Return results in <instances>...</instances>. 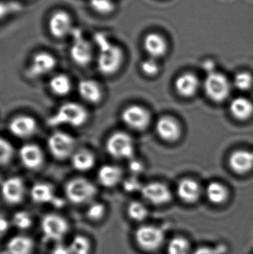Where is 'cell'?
Segmentation results:
<instances>
[{
    "label": "cell",
    "mask_w": 253,
    "mask_h": 254,
    "mask_svg": "<svg viewBox=\"0 0 253 254\" xmlns=\"http://www.w3.org/2000/svg\"><path fill=\"white\" fill-rule=\"evenodd\" d=\"M95 41L98 49V69L103 75H114L123 65L124 61L123 50L117 45L111 43L102 33L95 35Z\"/></svg>",
    "instance_id": "obj_1"
},
{
    "label": "cell",
    "mask_w": 253,
    "mask_h": 254,
    "mask_svg": "<svg viewBox=\"0 0 253 254\" xmlns=\"http://www.w3.org/2000/svg\"><path fill=\"white\" fill-rule=\"evenodd\" d=\"M89 118V112L83 105L76 102H67L60 106L47 122L52 127L66 125L78 128L84 126Z\"/></svg>",
    "instance_id": "obj_2"
},
{
    "label": "cell",
    "mask_w": 253,
    "mask_h": 254,
    "mask_svg": "<svg viewBox=\"0 0 253 254\" xmlns=\"http://www.w3.org/2000/svg\"><path fill=\"white\" fill-rule=\"evenodd\" d=\"M64 188L67 199L74 204L92 202L98 192L96 186L91 181L82 177L70 179Z\"/></svg>",
    "instance_id": "obj_3"
},
{
    "label": "cell",
    "mask_w": 253,
    "mask_h": 254,
    "mask_svg": "<svg viewBox=\"0 0 253 254\" xmlns=\"http://www.w3.org/2000/svg\"><path fill=\"white\" fill-rule=\"evenodd\" d=\"M105 149L108 155L115 159L132 160L135 155V142L128 133L115 131L107 139Z\"/></svg>",
    "instance_id": "obj_4"
},
{
    "label": "cell",
    "mask_w": 253,
    "mask_h": 254,
    "mask_svg": "<svg viewBox=\"0 0 253 254\" xmlns=\"http://www.w3.org/2000/svg\"><path fill=\"white\" fill-rule=\"evenodd\" d=\"M51 155L59 161L71 158L76 151V140L72 135L62 131L52 133L47 140Z\"/></svg>",
    "instance_id": "obj_5"
},
{
    "label": "cell",
    "mask_w": 253,
    "mask_h": 254,
    "mask_svg": "<svg viewBox=\"0 0 253 254\" xmlns=\"http://www.w3.org/2000/svg\"><path fill=\"white\" fill-rule=\"evenodd\" d=\"M203 87L206 96L215 102H222L227 99L231 90L228 79L216 71L207 74Z\"/></svg>",
    "instance_id": "obj_6"
},
{
    "label": "cell",
    "mask_w": 253,
    "mask_h": 254,
    "mask_svg": "<svg viewBox=\"0 0 253 254\" xmlns=\"http://www.w3.org/2000/svg\"><path fill=\"white\" fill-rule=\"evenodd\" d=\"M151 119L150 111L138 104L128 106L121 113L123 123L134 131H142L147 129L151 123Z\"/></svg>",
    "instance_id": "obj_7"
},
{
    "label": "cell",
    "mask_w": 253,
    "mask_h": 254,
    "mask_svg": "<svg viewBox=\"0 0 253 254\" xmlns=\"http://www.w3.org/2000/svg\"><path fill=\"white\" fill-rule=\"evenodd\" d=\"M135 240L143 250L153 252L163 246L165 234L160 228L153 225H143L135 232Z\"/></svg>",
    "instance_id": "obj_8"
},
{
    "label": "cell",
    "mask_w": 253,
    "mask_h": 254,
    "mask_svg": "<svg viewBox=\"0 0 253 254\" xmlns=\"http://www.w3.org/2000/svg\"><path fill=\"white\" fill-rule=\"evenodd\" d=\"M72 34L73 43L70 50L71 59L79 66H86L93 59V46L80 31L73 30Z\"/></svg>",
    "instance_id": "obj_9"
},
{
    "label": "cell",
    "mask_w": 253,
    "mask_h": 254,
    "mask_svg": "<svg viewBox=\"0 0 253 254\" xmlns=\"http://www.w3.org/2000/svg\"><path fill=\"white\" fill-rule=\"evenodd\" d=\"M41 228L48 240L59 242L66 235L69 225L66 219L62 216L55 213H49L42 219Z\"/></svg>",
    "instance_id": "obj_10"
},
{
    "label": "cell",
    "mask_w": 253,
    "mask_h": 254,
    "mask_svg": "<svg viewBox=\"0 0 253 254\" xmlns=\"http://www.w3.org/2000/svg\"><path fill=\"white\" fill-rule=\"evenodd\" d=\"M141 193L144 199L153 205H165L172 200L170 190L161 182H152L144 185Z\"/></svg>",
    "instance_id": "obj_11"
},
{
    "label": "cell",
    "mask_w": 253,
    "mask_h": 254,
    "mask_svg": "<svg viewBox=\"0 0 253 254\" xmlns=\"http://www.w3.org/2000/svg\"><path fill=\"white\" fill-rule=\"evenodd\" d=\"M56 65V58L46 52H38L31 59L27 71L30 78H38L51 72Z\"/></svg>",
    "instance_id": "obj_12"
},
{
    "label": "cell",
    "mask_w": 253,
    "mask_h": 254,
    "mask_svg": "<svg viewBox=\"0 0 253 254\" xmlns=\"http://www.w3.org/2000/svg\"><path fill=\"white\" fill-rule=\"evenodd\" d=\"M25 182L20 177L7 178L1 184V195L4 201L10 205L20 204L25 198Z\"/></svg>",
    "instance_id": "obj_13"
},
{
    "label": "cell",
    "mask_w": 253,
    "mask_h": 254,
    "mask_svg": "<svg viewBox=\"0 0 253 254\" xmlns=\"http://www.w3.org/2000/svg\"><path fill=\"white\" fill-rule=\"evenodd\" d=\"M37 122L32 116L19 115L9 122L8 129L10 134L19 139L32 137L37 132Z\"/></svg>",
    "instance_id": "obj_14"
},
{
    "label": "cell",
    "mask_w": 253,
    "mask_h": 254,
    "mask_svg": "<svg viewBox=\"0 0 253 254\" xmlns=\"http://www.w3.org/2000/svg\"><path fill=\"white\" fill-rule=\"evenodd\" d=\"M19 157L22 165L30 170H37L43 166L45 155L43 149L35 143H25L19 150Z\"/></svg>",
    "instance_id": "obj_15"
},
{
    "label": "cell",
    "mask_w": 253,
    "mask_h": 254,
    "mask_svg": "<svg viewBox=\"0 0 253 254\" xmlns=\"http://www.w3.org/2000/svg\"><path fill=\"white\" fill-rule=\"evenodd\" d=\"M49 31L53 37L62 38L72 33V20L66 12H56L51 16L49 22Z\"/></svg>",
    "instance_id": "obj_16"
},
{
    "label": "cell",
    "mask_w": 253,
    "mask_h": 254,
    "mask_svg": "<svg viewBox=\"0 0 253 254\" xmlns=\"http://www.w3.org/2000/svg\"><path fill=\"white\" fill-rule=\"evenodd\" d=\"M157 135L167 142L176 141L181 134L179 123L170 116H163L157 121L155 125Z\"/></svg>",
    "instance_id": "obj_17"
},
{
    "label": "cell",
    "mask_w": 253,
    "mask_h": 254,
    "mask_svg": "<svg viewBox=\"0 0 253 254\" xmlns=\"http://www.w3.org/2000/svg\"><path fill=\"white\" fill-rule=\"evenodd\" d=\"M230 168L238 174H245L253 169V151L239 149L234 151L229 158Z\"/></svg>",
    "instance_id": "obj_18"
},
{
    "label": "cell",
    "mask_w": 253,
    "mask_h": 254,
    "mask_svg": "<svg viewBox=\"0 0 253 254\" xmlns=\"http://www.w3.org/2000/svg\"><path fill=\"white\" fill-rule=\"evenodd\" d=\"M80 96L86 102L98 104L102 101V91L98 82L90 79L81 80L77 86Z\"/></svg>",
    "instance_id": "obj_19"
},
{
    "label": "cell",
    "mask_w": 253,
    "mask_h": 254,
    "mask_svg": "<svg viewBox=\"0 0 253 254\" xmlns=\"http://www.w3.org/2000/svg\"><path fill=\"white\" fill-rule=\"evenodd\" d=\"M123 173L120 167L112 164L102 166L98 172V179L102 186L112 188L123 181Z\"/></svg>",
    "instance_id": "obj_20"
},
{
    "label": "cell",
    "mask_w": 253,
    "mask_h": 254,
    "mask_svg": "<svg viewBox=\"0 0 253 254\" xmlns=\"http://www.w3.org/2000/svg\"><path fill=\"white\" fill-rule=\"evenodd\" d=\"M177 193L184 202L187 204H194L200 198L202 188L199 184L193 179H183L178 184Z\"/></svg>",
    "instance_id": "obj_21"
},
{
    "label": "cell",
    "mask_w": 253,
    "mask_h": 254,
    "mask_svg": "<svg viewBox=\"0 0 253 254\" xmlns=\"http://www.w3.org/2000/svg\"><path fill=\"white\" fill-rule=\"evenodd\" d=\"M144 48L150 58H161L167 51V43L165 39L157 33H150L144 40Z\"/></svg>",
    "instance_id": "obj_22"
},
{
    "label": "cell",
    "mask_w": 253,
    "mask_h": 254,
    "mask_svg": "<svg viewBox=\"0 0 253 254\" xmlns=\"http://www.w3.org/2000/svg\"><path fill=\"white\" fill-rule=\"evenodd\" d=\"M71 165L78 172L89 171L95 167L96 158L92 151L88 149H77L71 158Z\"/></svg>",
    "instance_id": "obj_23"
},
{
    "label": "cell",
    "mask_w": 253,
    "mask_h": 254,
    "mask_svg": "<svg viewBox=\"0 0 253 254\" xmlns=\"http://www.w3.org/2000/svg\"><path fill=\"white\" fill-rule=\"evenodd\" d=\"M175 89L181 96L190 98L193 96L199 87V80L191 73L181 74L175 80Z\"/></svg>",
    "instance_id": "obj_24"
},
{
    "label": "cell",
    "mask_w": 253,
    "mask_h": 254,
    "mask_svg": "<svg viewBox=\"0 0 253 254\" xmlns=\"http://www.w3.org/2000/svg\"><path fill=\"white\" fill-rule=\"evenodd\" d=\"M30 195L37 204L51 203L54 199V188L48 182H37L31 187Z\"/></svg>",
    "instance_id": "obj_25"
},
{
    "label": "cell",
    "mask_w": 253,
    "mask_h": 254,
    "mask_svg": "<svg viewBox=\"0 0 253 254\" xmlns=\"http://www.w3.org/2000/svg\"><path fill=\"white\" fill-rule=\"evenodd\" d=\"M230 110L233 117L239 121L249 119L253 114V104L248 98L239 97L233 100Z\"/></svg>",
    "instance_id": "obj_26"
},
{
    "label": "cell",
    "mask_w": 253,
    "mask_h": 254,
    "mask_svg": "<svg viewBox=\"0 0 253 254\" xmlns=\"http://www.w3.org/2000/svg\"><path fill=\"white\" fill-rule=\"evenodd\" d=\"M34 246V242L29 237L16 236L9 240L5 252L7 254H31Z\"/></svg>",
    "instance_id": "obj_27"
},
{
    "label": "cell",
    "mask_w": 253,
    "mask_h": 254,
    "mask_svg": "<svg viewBox=\"0 0 253 254\" xmlns=\"http://www.w3.org/2000/svg\"><path fill=\"white\" fill-rule=\"evenodd\" d=\"M49 89L53 95L58 97L68 95L72 89L71 79L65 74H57L51 78Z\"/></svg>",
    "instance_id": "obj_28"
},
{
    "label": "cell",
    "mask_w": 253,
    "mask_h": 254,
    "mask_svg": "<svg viewBox=\"0 0 253 254\" xmlns=\"http://www.w3.org/2000/svg\"><path fill=\"white\" fill-rule=\"evenodd\" d=\"M206 196L212 204H221L227 201L229 196L228 190L218 182H212L206 190Z\"/></svg>",
    "instance_id": "obj_29"
},
{
    "label": "cell",
    "mask_w": 253,
    "mask_h": 254,
    "mask_svg": "<svg viewBox=\"0 0 253 254\" xmlns=\"http://www.w3.org/2000/svg\"><path fill=\"white\" fill-rule=\"evenodd\" d=\"M168 254H190L191 244L186 237H175L168 243Z\"/></svg>",
    "instance_id": "obj_30"
},
{
    "label": "cell",
    "mask_w": 253,
    "mask_h": 254,
    "mask_svg": "<svg viewBox=\"0 0 253 254\" xmlns=\"http://www.w3.org/2000/svg\"><path fill=\"white\" fill-rule=\"evenodd\" d=\"M129 218L135 222H142L147 219L149 211L147 207L141 201H133L129 203L127 207Z\"/></svg>",
    "instance_id": "obj_31"
},
{
    "label": "cell",
    "mask_w": 253,
    "mask_h": 254,
    "mask_svg": "<svg viewBox=\"0 0 253 254\" xmlns=\"http://www.w3.org/2000/svg\"><path fill=\"white\" fill-rule=\"evenodd\" d=\"M68 246L72 254H89L90 253V242L84 236H76L73 238L72 241Z\"/></svg>",
    "instance_id": "obj_32"
},
{
    "label": "cell",
    "mask_w": 253,
    "mask_h": 254,
    "mask_svg": "<svg viewBox=\"0 0 253 254\" xmlns=\"http://www.w3.org/2000/svg\"><path fill=\"white\" fill-rule=\"evenodd\" d=\"M14 148L7 139L1 137L0 140V162L1 166H6L13 159Z\"/></svg>",
    "instance_id": "obj_33"
},
{
    "label": "cell",
    "mask_w": 253,
    "mask_h": 254,
    "mask_svg": "<svg viewBox=\"0 0 253 254\" xmlns=\"http://www.w3.org/2000/svg\"><path fill=\"white\" fill-rule=\"evenodd\" d=\"M13 225L19 230H27L33 224L32 217L28 212L20 210L13 215L12 219Z\"/></svg>",
    "instance_id": "obj_34"
},
{
    "label": "cell",
    "mask_w": 253,
    "mask_h": 254,
    "mask_svg": "<svg viewBox=\"0 0 253 254\" xmlns=\"http://www.w3.org/2000/svg\"><path fill=\"white\" fill-rule=\"evenodd\" d=\"M91 7L100 14L108 15L115 9V4L112 0H90Z\"/></svg>",
    "instance_id": "obj_35"
},
{
    "label": "cell",
    "mask_w": 253,
    "mask_h": 254,
    "mask_svg": "<svg viewBox=\"0 0 253 254\" xmlns=\"http://www.w3.org/2000/svg\"><path fill=\"white\" fill-rule=\"evenodd\" d=\"M141 70L144 75L149 77H154L160 71V66L157 61L154 58H150L143 61L141 64Z\"/></svg>",
    "instance_id": "obj_36"
},
{
    "label": "cell",
    "mask_w": 253,
    "mask_h": 254,
    "mask_svg": "<svg viewBox=\"0 0 253 254\" xmlns=\"http://www.w3.org/2000/svg\"><path fill=\"white\" fill-rule=\"evenodd\" d=\"M233 83L239 90H248L252 87L253 84V76L248 72L239 73L235 77Z\"/></svg>",
    "instance_id": "obj_37"
},
{
    "label": "cell",
    "mask_w": 253,
    "mask_h": 254,
    "mask_svg": "<svg viewBox=\"0 0 253 254\" xmlns=\"http://www.w3.org/2000/svg\"><path fill=\"white\" fill-rule=\"evenodd\" d=\"M105 213V207L101 202H92L88 207L86 215L91 220H101Z\"/></svg>",
    "instance_id": "obj_38"
},
{
    "label": "cell",
    "mask_w": 253,
    "mask_h": 254,
    "mask_svg": "<svg viewBox=\"0 0 253 254\" xmlns=\"http://www.w3.org/2000/svg\"><path fill=\"white\" fill-rule=\"evenodd\" d=\"M143 186L144 185L138 180L137 176H132L123 182V188L127 192H134L136 191L141 192Z\"/></svg>",
    "instance_id": "obj_39"
},
{
    "label": "cell",
    "mask_w": 253,
    "mask_h": 254,
    "mask_svg": "<svg viewBox=\"0 0 253 254\" xmlns=\"http://www.w3.org/2000/svg\"><path fill=\"white\" fill-rule=\"evenodd\" d=\"M130 164H129V169L133 173L134 176H138L140 173H142L144 170V164L141 161L138 160L134 159L132 158L130 160Z\"/></svg>",
    "instance_id": "obj_40"
},
{
    "label": "cell",
    "mask_w": 253,
    "mask_h": 254,
    "mask_svg": "<svg viewBox=\"0 0 253 254\" xmlns=\"http://www.w3.org/2000/svg\"><path fill=\"white\" fill-rule=\"evenodd\" d=\"M219 250L216 248L210 247V246H201L193 252L192 254H220Z\"/></svg>",
    "instance_id": "obj_41"
},
{
    "label": "cell",
    "mask_w": 253,
    "mask_h": 254,
    "mask_svg": "<svg viewBox=\"0 0 253 254\" xmlns=\"http://www.w3.org/2000/svg\"><path fill=\"white\" fill-rule=\"evenodd\" d=\"M51 254H72L69 246H65V245L56 244L52 250Z\"/></svg>",
    "instance_id": "obj_42"
},
{
    "label": "cell",
    "mask_w": 253,
    "mask_h": 254,
    "mask_svg": "<svg viewBox=\"0 0 253 254\" xmlns=\"http://www.w3.org/2000/svg\"><path fill=\"white\" fill-rule=\"evenodd\" d=\"M203 68L207 74L215 72V64L211 60H206L203 63Z\"/></svg>",
    "instance_id": "obj_43"
},
{
    "label": "cell",
    "mask_w": 253,
    "mask_h": 254,
    "mask_svg": "<svg viewBox=\"0 0 253 254\" xmlns=\"http://www.w3.org/2000/svg\"><path fill=\"white\" fill-rule=\"evenodd\" d=\"M8 227H9L8 222H7V221L6 220V219H4V217H1V234H3V233L5 232V231H7V229H8Z\"/></svg>",
    "instance_id": "obj_44"
},
{
    "label": "cell",
    "mask_w": 253,
    "mask_h": 254,
    "mask_svg": "<svg viewBox=\"0 0 253 254\" xmlns=\"http://www.w3.org/2000/svg\"><path fill=\"white\" fill-rule=\"evenodd\" d=\"M51 203L53 204L54 207H58V208H59V207H62V206L64 205V200L55 197L54 199H53V201H52Z\"/></svg>",
    "instance_id": "obj_45"
}]
</instances>
